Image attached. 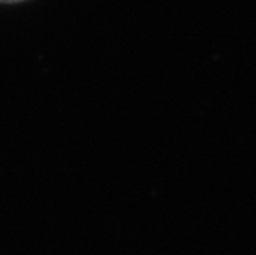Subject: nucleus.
Masks as SVG:
<instances>
[{
    "label": "nucleus",
    "instance_id": "1",
    "mask_svg": "<svg viewBox=\"0 0 256 255\" xmlns=\"http://www.w3.org/2000/svg\"><path fill=\"white\" fill-rule=\"evenodd\" d=\"M24 2H28V0H0V5H17Z\"/></svg>",
    "mask_w": 256,
    "mask_h": 255
}]
</instances>
